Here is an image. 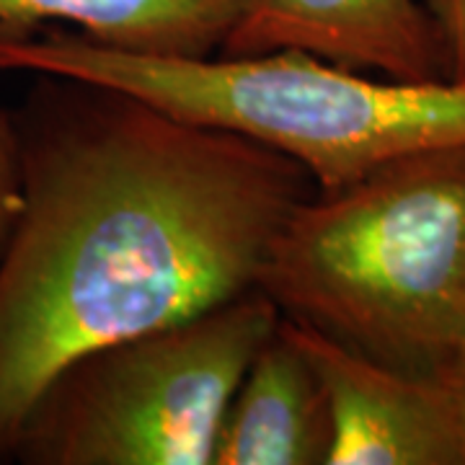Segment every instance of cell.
Listing matches in <instances>:
<instances>
[{
    "label": "cell",
    "instance_id": "6da1fadb",
    "mask_svg": "<svg viewBox=\"0 0 465 465\" xmlns=\"http://www.w3.org/2000/svg\"><path fill=\"white\" fill-rule=\"evenodd\" d=\"M21 210L0 251V463L73 357L256 287L316 183L298 161L122 88L34 73Z\"/></svg>",
    "mask_w": 465,
    "mask_h": 465
},
{
    "label": "cell",
    "instance_id": "7a4b0ae2",
    "mask_svg": "<svg viewBox=\"0 0 465 465\" xmlns=\"http://www.w3.org/2000/svg\"><path fill=\"white\" fill-rule=\"evenodd\" d=\"M256 287L287 321L437 378L465 339V145L403 155L300 202Z\"/></svg>",
    "mask_w": 465,
    "mask_h": 465
},
{
    "label": "cell",
    "instance_id": "3957f363",
    "mask_svg": "<svg viewBox=\"0 0 465 465\" xmlns=\"http://www.w3.org/2000/svg\"><path fill=\"white\" fill-rule=\"evenodd\" d=\"M0 70L122 88L298 161L333 192L411 153L465 145V84L370 78L305 52L171 60L116 52L65 26L0 42Z\"/></svg>",
    "mask_w": 465,
    "mask_h": 465
},
{
    "label": "cell",
    "instance_id": "277c9868",
    "mask_svg": "<svg viewBox=\"0 0 465 465\" xmlns=\"http://www.w3.org/2000/svg\"><path fill=\"white\" fill-rule=\"evenodd\" d=\"M259 287L73 357L34 401L24 465H213L223 414L280 323Z\"/></svg>",
    "mask_w": 465,
    "mask_h": 465
},
{
    "label": "cell",
    "instance_id": "5b68a950",
    "mask_svg": "<svg viewBox=\"0 0 465 465\" xmlns=\"http://www.w3.org/2000/svg\"><path fill=\"white\" fill-rule=\"evenodd\" d=\"M326 388L329 465H465V430L442 382L399 372L282 318Z\"/></svg>",
    "mask_w": 465,
    "mask_h": 465
},
{
    "label": "cell",
    "instance_id": "8992f818",
    "mask_svg": "<svg viewBox=\"0 0 465 465\" xmlns=\"http://www.w3.org/2000/svg\"><path fill=\"white\" fill-rule=\"evenodd\" d=\"M282 50L396 81H445L421 0H243L220 54Z\"/></svg>",
    "mask_w": 465,
    "mask_h": 465
},
{
    "label": "cell",
    "instance_id": "52a82bcc",
    "mask_svg": "<svg viewBox=\"0 0 465 465\" xmlns=\"http://www.w3.org/2000/svg\"><path fill=\"white\" fill-rule=\"evenodd\" d=\"M331 442L326 388L280 318L223 414L213 465H329Z\"/></svg>",
    "mask_w": 465,
    "mask_h": 465
},
{
    "label": "cell",
    "instance_id": "ba28073f",
    "mask_svg": "<svg viewBox=\"0 0 465 465\" xmlns=\"http://www.w3.org/2000/svg\"><path fill=\"white\" fill-rule=\"evenodd\" d=\"M241 5L243 0H0V42L70 26L109 50L204 60L220 54Z\"/></svg>",
    "mask_w": 465,
    "mask_h": 465
},
{
    "label": "cell",
    "instance_id": "9c48e42d",
    "mask_svg": "<svg viewBox=\"0 0 465 465\" xmlns=\"http://www.w3.org/2000/svg\"><path fill=\"white\" fill-rule=\"evenodd\" d=\"M21 210V145L16 112L0 106V251Z\"/></svg>",
    "mask_w": 465,
    "mask_h": 465
},
{
    "label": "cell",
    "instance_id": "30bf717a",
    "mask_svg": "<svg viewBox=\"0 0 465 465\" xmlns=\"http://www.w3.org/2000/svg\"><path fill=\"white\" fill-rule=\"evenodd\" d=\"M432 18L442 75L452 84H465V0H421Z\"/></svg>",
    "mask_w": 465,
    "mask_h": 465
},
{
    "label": "cell",
    "instance_id": "8fae6325",
    "mask_svg": "<svg viewBox=\"0 0 465 465\" xmlns=\"http://www.w3.org/2000/svg\"><path fill=\"white\" fill-rule=\"evenodd\" d=\"M442 382V388L450 393V399L455 403V411L460 416V424L465 430V339L460 349L455 351V357L450 360V365L434 378Z\"/></svg>",
    "mask_w": 465,
    "mask_h": 465
}]
</instances>
